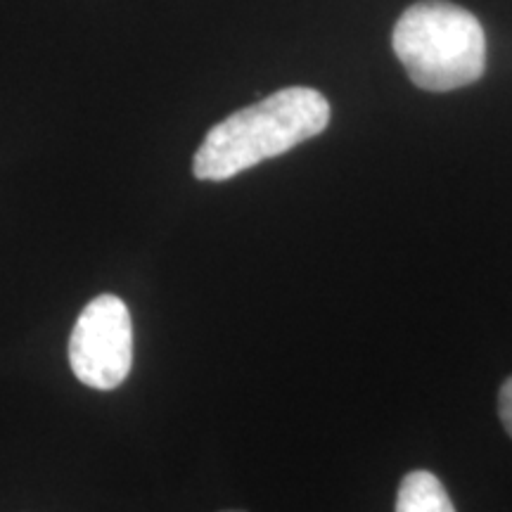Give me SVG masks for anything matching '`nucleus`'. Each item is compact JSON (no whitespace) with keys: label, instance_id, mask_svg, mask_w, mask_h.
Returning a JSON list of instances; mask_svg holds the SVG:
<instances>
[{"label":"nucleus","instance_id":"1","mask_svg":"<svg viewBox=\"0 0 512 512\" xmlns=\"http://www.w3.org/2000/svg\"><path fill=\"white\" fill-rule=\"evenodd\" d=\"M328 124L330 102L323 93L283 88L209 128L192 159V174L200 181H228L316 138Z\"/></svg>","mask_w":512,"mask_h":512},{"label":"nucleus","instance_id":"2","mask_svg":"<svg viewBox=\"0 0 512 512\" xmlns=\"http://www.w3.org/2000/svg\"><path fill=\"white\" fill-rule=\"evenodd\" d=\"M394 53L422 91L446 93L482 79L486 36L479 19L446 0H422L399 17Z\"/></svg>","mask_w":512,"mask_h":512},{"label":"nucleus","instance_id":"3","mask_svg":"<svg viewBox=\"0 0 512 512\" xmlns=\"http://www.w3.org/2000/svg\"><path fill=\"white\" fill-rule=\"evenodd\" d=\"M69 366L81 384L110 392L133 366V320L117 294H100L86 304L69 337Z\"/></svg>","mask_w":512,"mask_h":512},{"label":"nucleus","instance_id":"4","mask_svg":"<svg viewBox=\"0 0 512 512\" xmlns=\"http://www.w3.org/2000/svg\"><path fill=\"white\" fill-rule=\"evenodd\" d=\"M396 512H456V508L432 472L415 470L403 477L396 494Z\"/></svg>","mask_w":512,"mask_h":512},{"label":"nucleus","instance_id":"5","mask_svg":"<svg viewBox=\"0 0 512 512\" xmlns=\"http://www.w3.org/2000/svg\"><path fill=\"white\" fill-rule=\"evenodd\" d=\"M498 415H501L505 432L512 437V377L503 382L501 392H498Z\"/></svg>","mask_w":512,"mask_h":512},{"label":"nucleus","instance_id":"6","mask_svg":"<svg viewBox=\"0 0 512 512\" xmlns=\"http://www.w3.org/2000/svg\"><path fill=\"white\" fill-rule=\"evenodd\" d=\"M226 512H242V510H226Z\"/></svg>","mask_w":512,"mask_h":512}]
</instances>
